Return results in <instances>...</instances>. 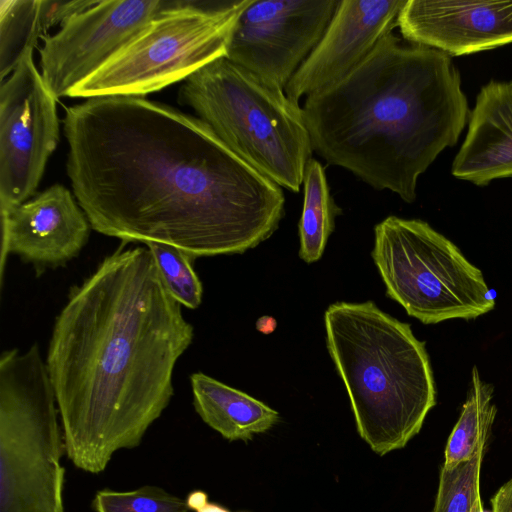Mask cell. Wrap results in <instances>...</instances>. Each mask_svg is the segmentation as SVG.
<instances>
[{
	"instance_id": "25",
	"label": "cell",
	"mask_w": 512,
	"mask_h": 512,
	"mask_svg": "<svg viewBox=\"0 0 512 512\" xmlns=\"http://www.w3.org/2000/svg\"><path fill=\"white\" fill-rule=\"evenodd\" d=\"M492 512H512V478L491 498Z\"/></svg>"
},
{
	"instance_id": "12",
	"label": "cell",
	"mask_w": 512,
	"mask_h": 512,
	"mask_svg": "<svg viewBox=\"0 0 512 512\" xmlns=\"http://www.w3.org/2000/svg\"><path fill=\"white\" fill-rule=\"evenodd\" d=\"M91 228L75 196L60 184L1 214V291L10 254L33 265L39 276L77 257Z\"/></svg>"
},
{
	"instance_id": "23",
	"label": "cell",
	"mask_w": 512,
	"mask_h": 512,
	"mask_svg": "<svg viewBox=\"0 0 512 512\" xmlns=\"http://www.w3.org/2000/svg\"><path fill=\"white\" fill-rule=\"evenodd\" d=\"M96 1L42 0V22L45 33L47 34L53 26L61 27L71 17L91 7Z\"/></svg>"
},
{
	"instance_id": "22",
	"label": "cell",
	"mask_w": 512,
	"mask_h": 512,
	"mask_svg": "<svg viewBox=\"0 0 512 512\" xmlns=\"http://www.w3.org/2000/svg\"><path fill=\"white\" fill-rule=\"evenodd\" d=\"M95 512H189L186 501L161 487L146 485L131 491L102 489L92 501Z\"/></svg>"
},
{
	"instance_id": "1",
	"label": "cell",
	"mask_w": 512,
	"mask_h": 512,
	"mask_svg": "<svg viewBox=\"0 0 512 512\" xmlns=\"http://www.w3.org/2000/svg\"><path fill=\"white\" fill-rule=\"evenodd\" d=\"M67 174L92 229L177 247L193 259L242 254L284 216L279 185L199 118L138 96L68 107Z\"/></svg>"
},
{
	"instance_id": "8",
	"label": "cell",
	"mask_w": 512,
	"mask_h": 512,
	"mask_svg": "<svg viewBox=\"0 0 512 512\" xmlns=\"http://www.w3.org/2000/svg\"><path fill=\"white\" fill-rule=\"evenodd\" d=\"M251 0L172 1L113 59L68 95L138 96L188 78L225 57L235 23Z\"/></svg>"
},
{
	"instance_id": "14",
	"label": "cell",
	"mask_w": 512,
	"mask_h": 512,
	"mask_svg": "<svg viewBox=\"0 0 512 512\" xmlns=\"http://www.w3.org/2000/svg\"><path fill=\"white\" fill-rule=\"evenodd\" d=\"M397 26L408 42L468 55L512 43V1L407 0Z\"/></svg>"
},
{
	"instance_id": "13",
	"label": "cell",
	"mask_w": 512,
	"mask_h": 512,
	"mask_svg": "<svg viewBox=\"0 0 512 512\" xmlns=\"http://www.w3.org/2000/svg\"><path fill=\"white\" fill-rule=\"evenodd\" d=\"M407 0H340L320 42L284 88L294 103L341 80L397 26Z\"/></svg>"
},
{
	"instance_id": "27",
	"label": "cell",
	"mask_w": 512,
	"mask_h": 512,
	"mask_svg": "<svg viewBox=\"0 0 512 512\" xmlns=\"http://www.w3.org/2000/svg\"><path fill=\"white\" fill-rule=\"evenodd\" d=\"M473 512H488V511H485L482 507V502L481 500L477 502Z\"/></svg>"
},
{
	"instance_id": "5",
	"label": "cell",
	"mask_w": 512,
	"mask_h": 512,
	"mask_svg": "<svg viewBox=\"0 0 512 512\" xmlns=\"http://www.w3.org/2000/svg\"><path fill=\"white\" fill-rule=\"evenodd\" d=\"M179 99L242 160L299 191L313 148L302 107L283 89L221 57L186 78Z\"/></svg>"
},
{
	"instance_id": "2",
	"label": "cell",
	"mask_w": 512,
	"mask_h": 512,
	"mask_svg": "<svg viewBox=\"0 0 512 512\" xmlns=\"http://www.w3.org/2000/svg\"><path fill=\"white\" fill-rule=\"evenodd\" d=\"M122 247L70 289L45 359L65 453L92 474L162 415L194 338L149 249Z\"/></svg>"
},
{
	"instance_id": "7",
	"label": "cell",
	"mask_w": 512,
	"mask_h": 512,
	"mask_svg": "<svg viewBox=\"0 0 512 512\" xmlns=\"http://www.w3.org/2000/svg\"><path fill=\"white\" fill-rule=\"evenodd\" d=\"M372 258L386 295L423 324L475 319L495 307L482 271L420 219L389 216L375 226Z\"/></svg>"
},
{
	"instance_id": "9",
	"label": "cell",
	"mask_w": 512,
	"mask_h": 512,
	"mask_svg": "<svg viewBox=\"0 0 512 512\" xmlns=\"http://www.w3.org/2000/svg\"><path fill=\"white\" fill-rule=\"evenodd\" d=\"M57 98L26 52L0 87V212L34 195L59 142Z\"/></svg>"
},
{
	"instance_id": "26",
	"label": "cell",
	"mask_w": 512,
	"mask_h": 512,
	"mask_svg": "<svg viewBox=\"0 0 512 512\" xmlns=\"http://www.w3.org/2000/svg\"><path fill=\"white\" fill-rule=\"evenodd\" d=\"M277 327L276 320L271 316H262L256 322V329L263 334L272 333Z\"/></svg>"
},
{
	"instance_id": "16",
	"label": "cell",
	"mask_w": 512,
	"mask_h": 512,
	"mask_svg": "<svg viewBox=\"0 0 512 512\" xmlns=\"http://www.w3.org/2000/svg\"><path fill=\"white\" fill-rule=\"evenodd\" d=\"M190 383L197 414L229 441H249L279 420L268 405L202 372L191 374Z\"/></svg>"
},
{
	"instance_id": "21",
	"label": "cell",
	"mask_w": 512,
	"mask_h": 512,
	"mask_svg": "<svg viewBox=\"0 0 512 512\" xmlns=\"http://www.w3.org/2000/svg\"><path fill=\"white\" fill-rule=\"evenodd\" d=\"M486 445L453 468L442 466L432 512H473L480 497V470Z\"/></svg>"
},
{
	"instance_id": "17",
	"label": "cell",
	"mask_w": 512,
	"mask_h": 512,
	"mask_svg": "<svg viewBox=\"0 0 512 512\" xmlns=\"http://www.w3.org/2000/svg\"><path fill=\"white\" fill-rule=\"evenodd\" d=\"M493 392V386L483 381L477 367H473L466 400L447 441L444 468L450 469L471 459L486 445L497 413Z\"/></svg>"
},
{
	"instance_id": "4",
	"label": "cell",
	"mask_w": 512,
	"mask_h": 512,
	"mask_svg": "<svg viewBox=\"0 0 512 512\" xmlns=\"http://www.w3.org/2000/svg\"><path fill=\"white\" fill-rule=\"evenodd\" d=\"M324 325L360 437L380 456L404 448L436 404L425 342L372 301L331 304Z\"/></svg>"
},
{
	"instance_id": "15",
	"label": "cell",
	"mask_w": 512,
	"mask_h": 512,
	"mask_svg": "<svg viewBox=\"0 0 512 512\" xmlns=\"http://www.w3.org/2000/svg\"><path fill=\"white\" fill-rule=\"evenodd\" d=\"M451 173L477 186L512 177V81L481 87Z\"/></svg>"
},
{
	"instance_id": "24",
	"label": "cell",
	"mask_w": 512,
	"mask_h": 512,
	"mask_svg": "<svg viewBox=\"0 0 512 512\" xmlns=\"http://www.w3.org/2000/svg\"><path fill=\"white\" fill-rule=\"evenodd\" d=\"M185 501L189 509L195 512H231L218 503L210 502L208 495L201 490L190 492Z\"/></svg>"
},
{
	"instance_id": "20",
	"label": "cell",
	"mask_w": 512,
	"mask_h": 512,
	"mask_svg": "<svg viewBox=\"0 0 512 512\" xmlns=\"http://www.w3.org/2000/svg\"><path fill=\"white\" fill-rule=\"evenodd\" d=\"M151 252L162 281L171 296L188 309H196L202 302L203 287L192 261L183 250L164 243L145 244Z\"/></svg>"
},
{
	"instance_id": "6",
	"label": "cell",
	"mask_w": 512,
	"mask_h": 512,
	"mask_svg": "<svg viewBox=\"0 0 512 512\" xmlns=\"http://www.w3.org/2000/svg\"><path fill=\"white\" fill-rule=\"evenodd\" d=\"M55 393L35 343L0 355V512H64Z\"/></svg>"
},
{
	"instance_id": "18",
	"label": "cell",
	"mask_w": 512,
	"mask_h": 512,
	"mask_svg": "<svg viewBox=\"0 0 512 512\" xmlns=\"http://www.w3.org/2000/svg\"><path fill=\"white\" fill-rule=\"evenodd\" d=\"M303 210L299 222V257L306 263L318 261L334 231L335 217L341 213L328 187L323 166L311 159L304 179Z\"/></svg>"
},
{
	"instance_id": "19",
	"label": "cell",
	"mask_w": 512,
	"mask_h": 512,
	"mask_svg": "<svg viewBox=\"0 0 512 512\" xmlns=\"http://www.w3.org/2000/svg\"><path fill=\"white\" fill-rule=\"evenodd\" d=\"M47 34L42 22V0L0 1V80H5L26 52Z\"/></svg>"
},
{
	"instance_id": "11",
	"label": "cell",
	"mask_w": 512,
	"mask_h": 512,
	"mask_svg": "<svg viewBox=\"0 0 512 512\" xmlns=\"http://www.w3.org/2000/svg\"><path fill=\"white\" fill-rule=\"evenodd\" d=\"M172 1L109 0L67 20L39 50L41 76L58 99L68 97L132 42Z\"/></svg>"
},
{
	"instance_id": "10",
	"label": "cell",
	"mask_w": 512,
	"mask_h": 512,
	"mask_svg": "<svg viewBox=\"0 0 512 512\" xmlns=\"http://www.w3.org/2000/svg\"><path fill=\"white\" fill-rule=\"evenodd\" d=\"M340 0H251L232 31L226 58L285 88L323 37Z\"/></svg>"
},
{
	"instance_id": "3",
	"label": "cell",
	"mask_w": 512,
	"mask_h": 512,
	"mask_svg": "<svg viewBox=\"0 0 512 512\" xmlns=\"http://www.w3.org/2000/svg\"><path fill=\"white\" fill-rule=\"evenodd\" d=\"M302 111L313 151L407 203L470 113L450 56L393 33L341 80L306 97Z\"/></svg>"
}]
</instances>
